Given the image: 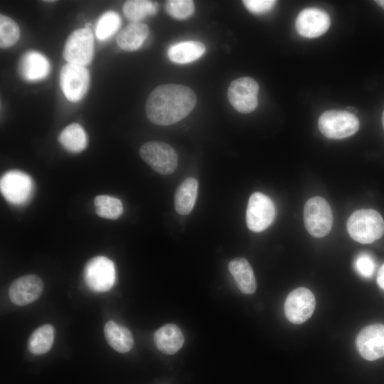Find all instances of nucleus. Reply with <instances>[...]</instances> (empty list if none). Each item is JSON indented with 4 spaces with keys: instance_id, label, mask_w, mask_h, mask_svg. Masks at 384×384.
I'll use <instances>...</instances> for the list:
<instances>
[{
    "instance_id": "nucleus-1",
    "label": "nucleus",
    "mask_w": 384,
    "mask_h": 384,
    "mask_svg": "<svg viewBox=\"0 0 384 384\" xmlns=\"http://www.w3.org/2000/svg\"><path fill=\"white\" fill-rule=\"evenodd\" d=\"M196 95L187 86L165 84L156 87L146 102V113L154 124L168 126L185 118L196 104Z\"/></svg>"
},
{
    "instance_id": "nucleus-2",
    "label": "nucleus",
    "mask_w": 384,
    "mask_h": 384,
    "mask_svg": "<svg viewBox=\"0 0 384 384\" xmlns=\"http://www.w3.org/2000/svg\"><path fill=\"white\" fill-rule=\"evenodd\" d=\"M346 228L353 240L368 244L383 235L384 220L380 214L375 210L360 209L350 215Z\"/></svg>"
},
{
    "instance_id": "nucleus-3",
    "label": "nucleus",
    "mask_w": 384,
    "mask_h": 384,
    "mask_svg": "<svg viewBox=\"0 0 384 384\" xmlns=\"http://www.w3.org/2000/svg\"><path fill=\"white\" fill-rule=\"evenodd\" d=\"M318 127L326 137L340 139L354 134L359 129V121L350 112L331 110L321 114Z\"/></svg>"
},
{
    "instance_id": "nucleus-4",
    "label": "nucleus",
    "mask_w": 384,
    "mask_h": 384,
    "mask_svg": "<svg viewBox=\"0 0 384 384\" xmlns=\"http://www.w3.org/2000/svg\"><path fill=\"white\" fill-rule=\"evenodd\" d=\"M304 221L310 235L315 238L326 236L333 225V213L329 203L320 196L309 198L304 205Z\"/></svg>"
},
{
    "instance_id": "nucleus-5",
    "label": "nucleus",
    "mask_w": 384,
    "mask_h": 384,
    "mask_svg": "<svg viewBox=\"0 0 384 384\" xmlns=\"http://www.w3.org/2000/svg\"><path fill=\"white\" fill-rule=\"evenodd\" d=\"M83 277L90 290L95 292L109 291L116 281L114 265L107 257H94L86 263Z\"/></svg>"
},
{
    "instance_id": "nucleus-6",
    "label": "nucleus",
    "mask_w": 384,
    "mask_h": 384,
    "mask_svg": "<svg viewBox=\"0 0 384 384\" xmlns=\"http://www.w3.org/2000/svg\"><path fill=\"white\" fill-rule=\"evenodd\" d=\"M0 188L4 198L11 204L23 206L31 198L34 185L32 178L18 170L6 172L1 178Z\"/></svg>"
},
{
    "instance_id": "nucleus-7",
    "label": "nucleus",
    "mask_w": 384,
    "mask_h": 384,
    "mask_svg": "<svg viewBox=\"0 0 384 384\" xmlns=\"http://www.w3.org/2000/svg\"><path fill=\"white\" fill-rule=\"evenodd\" d=\"M141 158L155 171L168 175L175 171L178 155L174 149L162 142H148L139 150Z\"/></svg>"
},
{
    "instance_id": "nucleus-8",
    "label": "nucleus",
    "mask_w": 384,
    "mask_h": 384,
    "mask_svg": "<svg viewBox=\"0 0 384 384\" xmlns=\"http://www.w3.org/2000/svg\"><path fill=\"white\" fill-rule=\"evenodd\" d=\"M94 37L89 28H79L70 34L63 49V58L69 63L87 65L92 60Z\"/></svg>"
},
{
    "instance_id": "nucleus-9",
    "label": "nucleus",
    "mask_w": 384,
    "mask_h": 384,
    "mask_svg": "<svg viewBox=\"0 0 384 384\" xmlns=\"http://www.w3.org/2000/svg\"><path fill=\"white\" fill-rule=\"evenodd\" d=\"M275 215V206L268 196L260 192L250 196L246 211V223L250 230L259 233L267 229Z\"/></svg>"
},
{
    "instance_id": "nucleus-10",
    "label": "nucleus",
    "mask_w": 384,
    "mask_h": 384,
    "mask_svg": "<svg viewBox=\"0 0 384 384\" xmlns=\"http://www.w3.org/2000/svg\"><path fill=\"white\" fill-rule=\"evenodd\" d=\"M258 92L259 85L256 80L250 77H242L231 82L228 90V98L238 112L250 113L258 105Z\"/></svg>"
},
{
    "instance_id": "nucleus-11",
    "label": "nucleus",
    "mask_w": 384,
    "mask_h": 384,
    "mask_svg": "<svg viewBox=\"0 0 384 384\" xmlns=\"http://www.w3.org/2000/svg\"><path fill=\"white\" fill-rule=\"evenodd\" d=\"M89 84L90 74L85 66L68 63L61 68L60 85L69 101H80L85 95Z\"/></svg>"
},
{
    "instance_id": "nucleus-12",
    "label": "nucleus",
    "mask_w": 384,
    "mask_h": 384,
    "mask_svg": "<svg viewBox=\"0 0 384 384\" xmlns=\"http://www.w3.org/2000/svg\"><path fill=\"white\" fill-rule=\"evenodd\" d=\"M315 306L313 293L305 287H299L287 297L284 304V314L292 324H302L311 316Z\"/></svg>"
},
{
    "instance_id": "nucleus-13",
    "label": "nucleus",
    "mask_w": 384,
    "mask_h": 384,
    "mask_svg": "<svg viewBox=\"0 0 384 384\" xmlns=\"http://www.w3.org/2000/svg\"><path fill=\"white\" fill-rule=\"evenodd\" d=\"M361 356L368 361L384 357V325L371 324L364 327L356 340Z\"/></svg>"
},
{
    "instance_id": "nucleus-14",
    "label": "nucleus",
    "mask_w": 384,
    "mask_h": 384,
    "mask_svg": "<svg viewBox=\"0 0 384 384\" xmlns=\"http://www.w3.org/2000/svg\"><path fill=\"white\" fill-rule=\"evenodd\" d=\"M43 282L36 274H27L15 279L9 289V297L12 303L17 306L28 305L42 294Z\"/></svg>"
},
{
    "instance_id": "nucleus-15",
    "label": "nucleus",
    "mask_w": 384,
    "mask_h": 384,
    "mask_svg": "<svg viewBox=\"0 0 384 384\" xmlns=\"http://www.w3.org/2000/svg\"><path fill=\"white\" fill-rule=\"evenodd\" d=\"M330 23V17L324 11L317 8H306L297 16L295 27L301 36L311 38L325 33Z\"/></svg>"
},
{
    "instance_id": "nucleus-16",
    "label": "nucleus",
    "mask_w": 384,
    "mask_h": 384,
    "mask_svg": "<svg viewBox=\"0 0 384 384\" xmlns=\"http://www.w3.org/2000/svg\"><path fill=\"white\" fill-rule=\"evenodd\" d=\"M50 63L47 58L33 50L24 53L18 63L21 77L28 82L39 81L46 78L50 73Z\"/></svg>"
},
{
    "instance_id": "nucleus-17",
    "label": "nucleus",
    "mask_w": 384,
    "mask_h": 384,
    "mask_svg": "<svg viewBox=\"0 0 384 384\" xmlns=\"http://www.w3.org/2000/svg\"><path fill=\"white\" fill-rule=\"evenodd\" d=\"M154 342L161 352L171 355L182 347L184 336L176 325L167 324L156 331L154 334Z\"/></svg>"
},
{
    "instance_id": "nucleus-18",
    "label": "nucleus",
    "mask_w": 384,
    "mask_h": 384,
    "mask_svg": "<svg viewBox=\"0 0 384 384\" xmlns=\"http://www.w3.org/2000/svg\"><path fill=\"white\" fill-rule=\"evenodd\" d=\"M148 26L142 22H131L123 28L117 36V43L126 51L139 49L149 34Z\"/></svg>"
},
{
    "instance_id": "nucleus-19",
    "label": "nucleus",
    "mask_w": 384,
    "mask_h": 384,
    "mask_svg": "<svg viewBox=\"0 0 384 384\" xmlns=\"http://www.w3.org/2000/svg\"><path fill=\"white\" fill-rule=\"evenodd\" d=\"M228 269L242 293L250 294L256 291L257 283L253 270L247 260L235 258L229 262Z\"/></svg>"
},
{
    "instance_id": "nucleus-20",
    "label": "nucleus",
    "mask_w": 384,
    "mask_h": 384,
    "mask_svg": "<svg viewBox=\"0 0 384 384\" xmlns=\"http://www.w3.org/2000/svg\"><path fill=\"white\" fill-rule=\"evenodd\" d=\"M105 337L108 344L119 353H127L134 346L131 331L114 321H108L104 327Z\"/></svg>"
},
{
    "instance_id": "nucleus-21",
    "label": "nucleus",
    "mask_w": 384,
    "mask_h": 384,
    "mask_svg": "<svg viewBox=\"0 0 384 384\" xmlns=\"http://www.w3.org/2000/svg\"><path fill=\"white\" fill-rule=\"evenodd\" d=\"M206 46L199 41H187L172 45L168 49L169 58L178 64H187L201 58Z\"/></svg>"
},
{
    "instance_id": "nucleus-22",
    "label": "nucleus",
    "mask_w": 384,
    "mask_h": 384,
    "mask_svg": "<svg viewBox=\"0 0 384 384\" xmlns=\"http://www.w3.org/2000/svg\"><path fill=\"white\" fill-rule=\"evenodd\" d=\"M198 189V181L191 177L186 178L177 188L174 196V206L178 213L188 215L196 201Z\"/></svg>"
},
{
    "instance_id": "nucleus-23",
    "label": "nucleus",
    "mask_w": 384,
    "mask_h": 384,
    "mask_svg": "<svg viewBox=\"0 0 384 384\" xmlns=\"http://www.w3.org/2000/svg\"><path fill=\"white\" fill-rule=\"evenodd\" d=\"M58 141L67 151L78 153L87 146V137L82 127L78 123H73L62 130Z\"/></svg>"
},
{
    "instance_id": "nucleus-24",
    "label": "nucleus",
    "mask_w": 384,
    "mask_h": 384,
    "mask_svg": "<svg viewBox=\"0 0 384 384\" xmlns=\"http://www.w3.org/2000/svg\"><path fill=\"white\" fill-rule=\"evenodd\" d=\"M55 338V329L48 324L36 329L30 336L28 347L34 355H42L50 351Z\"/></svg>"
},
{
    "instance_id": "nucleus-25",
    "label": "nucleus",
    "mask_w": 384,
    "mask_h": 384,
    "mask_svg": "<svg viewBox=\"0 0 384 384\" xmlns=\"http://www.w3.org/2000/svg\"><path fill=\"white\" fill-rule=\"evenodd\" d=\"M122 11L131 22H140L145 17L156 14L158 4L148 0H129L123 4Z\"/></svg>"
},
{
    "instance_id": "nucleus-26",
    "label": "nucleus",
    "mask_w": 384,
    "mask_h": 384,
    "mask_svg": "<svg viewBox=\"0 0 384 384\" xmlns=\"http://www.w3.org/2000/svg\"><path fill=\"white\" fill-rule=\"evenodd\" d=\"M95 210L101 218L116 220L123 213L121 201L108 195L97 196L94 199Z\"/></svg>"
},
{
    "instance_id": "nucleus-27",
    "label": "nucleus",
    "mask_w": 384,
    "mask_h": 384,
    "mask_svg": "<svg viewBox=\"0 0 384 384\" xmlns=\"http://www.w3.org/2000/svg\"><path fill=\"white\" fill-rule=\"evenodd\" d=\"M120 25L121 18L117 12L109 11L104 13L96 25L97 38L101 41L108 39L118 30Z\"/></svg>"
},
{
    "instance_id": "nucleus-28",
    "label": "nucleus",
    "mask_w": 384,
    "mask_h": 384,
    "mask_svg": "<svg viewBox=\"0 0 384 384\" xmlns=\"http://www.w3.org/2000/svg\"><path fill=\"white\" fill-rule=\"evenodd\" d=\"M20 30L18 24L11 18L0 15V46L2 48L14 46L18 40Z\"/></svg>"
},
{
    "instance_id": "nucleus-29",
    "label": "nucleus",
    "mask_w": 384,
    "mask_h": 384,
    "mask_svg": "<svg viewBox=\"0 0 384 384\" xmlns=\"http://www.w3.org/2000/svg\"><path fill=\"white\" fill-rule=\"evenodd\" d=\"M165 9L172 18L183 20L194 12V2L191 0H169L166 1Z\"/></svg>"
},
{
    "instance_id": "nucleus-30",
    "label": "nucleus",
    "mask_w": 384,
    "mask_h": 384,
    "mask_svg": "<svg viewBox=\"0 0 384 384\" xmlns=\"http://www.w3.org/2000/svg\"><path fill=\"white\" fill-rule=\"evenodd\" d=\"M354 266L357 272L365 278L371 277L376 267L373 257L366 252H361L357 256Z\"/></svg>"
},
{
    "instance_id": "nucleus-31",
    "label": "nucleus",
    "mask_w": 384,
    "mask_h": 384,
    "mask_svg": "<svg viewBox=\"0 0 384 384\" xmlns=\"http://www.w3.org/2000/svg\"><path fill=\"white\" fill-rule=\"evenodd\" d=\"M243 4L253 14H262L270 11L276 4L272 0H244Z\"/></svg>"
},
{
    "instance_id": "nucleus-32",
    "label": "nucleus",
    "mask_w": 384,
    "mask_h": 384,
    "mask_svg": "<svg viewBox=\"0 0 384 384\" xmlns=\"http://www.w3.org/2000/svg\"><path fill=\"white\" fill-rule=\"evenodd\" d=\"M377 283L384 290V264L380 267L377 274Z\"/></svg>"
},
{
    "instance_id": "nucleus-33",
    "label": "nucleus",
    "mask_w": 384,
    "mask_h": 384,
    "mask_svg": "<svg viewBox=\"0 0 384 384\" xmlns=\"http://www.w3.org/2000/svg\"><path fill=\"white\" fill-rule=\"evenodd\" d=\"M375 2L384 9V0H376Z\"/></svg>"
},
{
    "instance_id": "nucleus-34",
    "label": "nucleus",
    "mask_w": 384,
    "mask_h": 384,
    "mask_svg": "<svg viewBox=\"0 0 384 384\" xmlns=\"http://www.w3.org/2000/svg\"><path fill=\"white\" fill-rule=\"evenodd\" d=\"M382 124H383V128H384V111H383V114H382Z\"/></svg>"
}]
</instances>
